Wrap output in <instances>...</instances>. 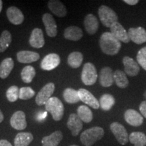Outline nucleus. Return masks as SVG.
I'll list each match as a JSON object with an SVG mask.
<instances>
[{
    "label": "nucleus",
    "instance_id": "45",
    "mask_svg": "<svg viewBox=\"0 0 146 146\" xmlns=\"http://www.w3.org/2000/svg\"><path fill=\"white\" fill-rule=\"evenodd\" d=\"M70 146H78V145H70Z\"/></svg>",
    "mask_w": 146,
    "mask_h": 146
},
{
    "label": "nucleus",
    "instance_id": "37",
    "mask_svg": "<svg viewBox=\"0 0 146 146\" xmlns=\"http://www.w3.org/2000/svg\"><path fill=\"white\" fill-rule=\"evenodd\" d=\"M137 60L139 64L146 70V46L139 51L137 55Z\"/></svg>",
    "mask_w": 146,
    "mask_h": 146
},
{
    "label": "nucleus",
    "instance_id": "38",
    "mask_svg": "<svg viewBox=\"0 0 146 146\" xmlns=\"http://www.w3.org/2000/svg\"><path fill=\"white\" fill-rule=\"evenodd\" d=\"M139 110L140 112L141 113L143 117L146 118V100L145 101L142 102L140 104Z\"/></svg>",
    "mask_w": 146,
    "mask_h": 146
},
{
    "label": "nucleus",
    "instance_id": "44",
    "mask_svg": "<svg viewBox=\"0 0 146 146\" xmlns=\"http://www.w3.org/2000/svg\"><path fill=\"white\" fill-rule=\"evenodd\" d=\"M143 96H144V98H145V100H146V91H145V92H144V94H143Z\"/></svg>",
    "mask_w": 146,
    "mask_h": 146
},
{
    "label": "nucleus",
    "instance_id": "39",
    "mask_svg": "<svg viewBox=\"0 0 146 146\" xmlns=\"http://www.w3.org/2000/svg\"><path fill=\"white\" fill-rule=\"evenodd\" d=\"M46 116H47V112H42L41 114H40L39 116H37V117H36V120H37L38 121H41V120H44L45 118H46Z\"/></svg>",
    "mask_w": 146,
    "mask_h": 146
},
{
    "label": "nucleus",
    "instance_id": "43",
    "mask_svg": "<svg viewBox=\"0 0 146 146\" xmlns=\"http://www.w3.org/2000/svg\"><path fill=\"white\" fill-rule=\"evenodd\" d=\"M2 7H3V1L1 0H0V12L2 10Z\"/></svg>",
    "mask_w": 146,
    "mask_h": 146
},
{
    "label": "nucleus",
    "instance_id": "23",
    "mask_svg": "<svg viewBox=\"0 0 146 146\" xmlns=\"http://www.w3.org/2000/svg\"><path fill=\"white\" fill-rule=\"evenodd\" d=\"M63 135L60 131H56L50 135L43 137L41 140L43 146H58L62 140Z\"/></svg>",
    "mask_w": 146,
    "mask_h": 146
},
{
    "label": "nucleus",
    "instance_id": "2",
    "mask_svg": "<svg viewBox=\"0 0 146 146\" xmlns=\"http://www.w3.org/2000/svg\"><path fill=\"white\" fill-rule=\"evenodd\" d=\"M104 135V130L100 127H94L84 131L81 133L80 139L85 146H92Z\"/></svg>",
    "mask_w": 146,
    "mask_h": 146
},
{
    "label": "nucleus",
    "instance_id": "28",
    "mask_svg": "<svg viewBox=\"0 0 146 146\" xmlns=\"http://www.w3.org/2000/svg\"><path fill=\"white\" fill-rule=\"evenodd\" d=\"M83 61V55L79 52H73L68 57V64L72 68H78Z\"/></svg>",
    "mask_w": 146,
    "mask_h": 146
},
{
    "label": "nucleus",
    "instance_id": "8",
    "mask_svg": "<svg viewBox=\"0 0 146 146\" xmlns=\"http://www.w3.org/2000/svg\"><path fill=\"white\" fill-rule=\"evenodd\" d=\"M10 125L18 131H22L26 129L27 123L25 113L21 110L14 112L10 118Z\"/></svg>",
    "mask_w": 146,
    "mask_h": 146
},
{
    "label": "nucleus",
    "instance_id": "41",
    "mask_svg": "<svg viewBox=\"0 0 146 146\" xmlns=\"http://www.w3.org/2000/svg\"><path fill=\"white\" fill-rule=\"evenodd\" d=\"M0 146H12L10 142L5 139L0 140Z\"/></svg>",
    "mask_w": 146,
    "mask_h": 146
},
{
    "label": "nucleus",
    "instance_id": "33",
    "mask_svg": "<svg viewBox=\"0 0 146 146\" xmlns=\"http://www.w3.org/2000/svg\"><path fill=\"white\" fill-rule=\"evenodd\" d=\"M21 75L24 83H31L36 75L35 69L32 66H27L22 70Z\"/></svg>",
    "mask_w": 146,
    "mask_h": 146
},
{
    "label": "nucleus",
    "instance_id": "21",
    "mask_svg": "<svg viewBox=\"0 0 146 146\" xmlns=\"http://www.w3.org/2000/svg\"><path fill=\"white\" fill-rule=\"evenodd\" d=\"M17 60L20 63H33L39 60L40 55L32 51H21L17 53Z\"/></svg>",
    "mask_w": 146,
    "mask_h": 146
},
{
    "label": "nucleus",
    "instance_id": "7",
    "mask_svg": "<svg viewBox=\"0 0 146 146\" xmlns=\"http://www.w3.org/2000/svg\"><path fill=\"white\" fill-rule=\"evenodd\" d=\"M55 85L53 83H49L43 87L39 92L36 95L35 102L38 106H43L46 104L48 100L52 98V95L54 94Z\"/></svg>",
    "mask_w": 146,
    "mask_h": 146
},
{
    "label": "nucleus",
    "instance_id": "27",
    "mask_svg": "<svg viewBox=\"0 0 146 146\" xmlns=\"http://www.w3.org/2000/svg\"><path fill=\"white\" fill-rule=\"evenodd\" d=\"M77 115L82 121L85 123H89L93 120V113L88 106L81 105L77 108Z\"/></svg>",
    "mask_w": 146,
    "mask_h": 146
},
{
    "label": "nucleus",
    "instance_id": "3",
    "mask_svg": "<svg viewBox=\"0 0 146 146\" xmlns=\"http://www.w3.org/2000/svg\"><path fill=\"white\" fill-rule=\"evenodd\" d=\"M45 110L50 113L53 119L56 121H59L64 116V107L61 100L56 97H52L48 100L45 104Z\"/></svg>",
    "mask_w": 146,
    "mask_h": 146
},
{
    "label": "nucleus",
    "instance_id": "12",
    "mask_svg": "<svg viewBox=\"0 0 146 146\" xmlns=\"http://www.w3.org/2000/svg\"><path fill=\"white\" fill-rule=\"evenodd\" d=\"M125 121L133 127H139L143 123V117L135 110L129 109L124 114Z\"/></svg>",
    "mask_w": 146,
    "mask_h": 146
},
{
    "label": "nucleus",
    "instance_id": "29",
    "mask_svg": "<svg viewBox=\"0 0 146 146\" xmlns=\"http://www.w3.org/2000/svg\"><path fill=\"white\" fill-rule=\"evenodd\" d=\"M63 98L68 104H76L80 101L78 91L72 88H66L63 92Z\"/></svg>",
    "mask_w": 146,
    "mask_h": 146
},
{
    "label": "nucleus",
    "instance_id": "17",
    "mask_svg": "<svg viewBox=\"0 0 146 146\" xmlns=\"http://www.w3.org/2000/svg\"><path fill=\"white\" fill-rule=\"evenodd\" d=\"M29 43L34 48L39 49L44 46L45 39L41 29L35 28L33 30L29 38Z\"/></svg>",
    "mask_w": 146,
    "mask_h": 146
},
{
    "label": "nucleus",
    "instance_id": "15",
    "mask_svg": "<svg viewBox=\"0 0 146 146\" xmlns=\"http://www.w3.org/2000/svg\"><path fill=\"white\" fill-rule=\"evenodd\" d=\"M129 39L136 44H142L146 42V31L143 27L130 28L128 31Z\"/></svg>",
    "mask_w": 146,
    "mask_h": 146
},
{
    "label": "nucleus",
    "instance_id": "18",
    "mask_svg": "<svg viewBox=\"0 0 146 146\" xmlns=\"http://www.w3.org/2000/svg\"><path fill=\"white\" fill-rule=\"evenodd\" d=\"M6 15L9 21L14 25H21L25 20V16L22 11L15 6H11L6 11Z\"/></svg>",
    "mask_w": 146,
    "mask_h": 146
},
{
    "label": "nucleus",
    "instance_id": "34",
    "mask_svg": "<svg viewBox=\"0 0 146 146\" xmlns=\"http://www.w3.org/2000/svg\"><path fill=\"white\" fill-rule=\"evenodd\" d=\"M12 42V35L8 31H3L0 36V53L3 52L10 46Z\"/></svg>",
    "mask_w": 146,
    "mask_h": 146
},
{
    "label": "nucleus",
    "instance_id": "1",
    "mask_svg": "<svg viewBox=\"0 0 146 146\" xmlns=\"http://www.w3.org/2000/svg\"><path fill=\"white\" fill-rule=\"evenodd\" d=\"M100 48L105 54L114 56L121 48V43L110 32H105L100 36L99 41Z\"/></svg>",
    "mask_w": 146,
    "mask_h": 146
},
{
    "label": "nucleus",
    "instance_id": "26",
    "mask_svg": "<svg viewBox=\"0 0 146 146\" xmlns=\"http://www.w3.org/2000/svg\"><path fill=\"white\" fill-rule=\"evenodd\" d=\"M33 140V135L31 133H19L14 138V146H29Z\"/></svg>",
    "mask_w": 146,
    "mask_h": 146
},
{
    "label": "nucleus",
    "instance_id": "13",
    "mask_svg": "<svg viewBox=\"0 0 146 146\" xmlns=\"http://www.w3.org/2000/svg\"><path fill=\"white\" fill-rule=\"evenodd\" d=\"M110 33L120 41L127 43L130 41L129 34L121 24L115 23L110 27Z\"/></svg>",
    "mask_w": 146,
    "mask_h": 146
},
{
    "label": "nucleus",
    "instance_id": "9",
    "mask_svg": "<svg viewBox=\"0 0 146 146\" xmlns=\"http://www.w3.org/2000/svg\"><path fill=\"white\" fill-rule=\"evenodd\" d=\"M60 58L57 54H49L45 56L41 62V68L44 70H52L59 66Z\"/></svg>",
    "mask_w": 146,
    "mask_h": 146
},
{
    "label": "nucleus",
    "instance_id": "4",
    "mask_svg": "<svg viewBox=\"0 0 146 146\" xmlns=\"http://www.w3.org/2000/svg\"><path fill=\"white\" fill-rule=\"evenodd\" d=\"M98 15L104 26L110 28L115 23L118 22V16L112 9L106 5H101L98 10Z\"/></svg>",
    "mask_w": 146,
    "mask_h": 146
},
{
    "label": "nucleus",
    "instance_id": "32",
    "mask_svg": "<svg viewBox=\"0 0 146 146\" xmlns=\"http://www.w3.org/2000/svg\"><path fill=\"white\" fill-rule=\"evenodd\" d=\"M129 141L134 146H145L146 135L142 132H133L129 135Z\"/></svg>",
    "mask_w": 146,
    "mask_h": 146
},
{
    "label": "nucleus",
    "instance_id": "11",
    "mask_svg": "<svg viewBox=\"0 0 146 146\" xmlns=\"http://www.w3.org/2000/svg\"><path fill=\"white\" fill-rule=\"evenodd\" d=\"M78 94H79L80 100L85 103V104L89 106L94 109H98L100 107V102L96 99V97L93 95L90 91L85 89H78Z\"/></svg>",
    "mask_w": 146,
    "mask_h": 146
},
{
    "label": "nucleus",
    "instance_id": "36",
    "mask_svg": "<svg viewBox=\"0 0 146 146\" xmlns=\"http://www.w3.org/2000/svg\"><path fill=\"white\" fill-rule=\"evenodd\" d=\"M35 95V92L31 87H24L20 89L19 98L22 100L31 99Z\"/></svg>",
    "mask_w": 146,
    "mask_h": 146
},
{
    "label": "nucleus",
    "instance_id": "25",
    "mask_svg": "<svg viewBox=\"0 0 146 146\" xmlns=\"http://www.w3.org/2000/svg\"><path fill=\"white\" fill-rule=\"evenodd\" d=\"M14 66V60L11 58H5L0 64V78L5 79L10 75Z\"/></svg>",
    "mask_w": 146,
    "mask_h": 146
},
{
    "label": "nucleus",
    "instance_id": "19",
    "mask_svg": "<svg viewBox=\"0 0 146 146\" xmlns=\"http://www.w3.org/2000/svg\"><path fill=\"white\" fill-rule=\"evenodd\" d=\"M123 63L125 67V72L127 75L130 76L137 75L140 70L139 66L133 58L125 56L123 59Z\"/></svg>",
    "mask_w": 146,
    "mask_h": 146
},
{
    "label": "nucleus",
    "instance_id": "42",
    "mask_svg": "<svg viewBox=\"0 0 146 146\" xmlns=\"http://www.w3.org/2000/svg\"><path fill=\"white\" fill-rule=\"evenodd\" d=\"M3 118H4V116H3V114L2 112L1 111V110H0V123H1V122L3 120Z\"/></svg>",
    "mask_w": 146,
    "mask_h": 146
},
{
    "label": "nucleus",
    "instance_id": "16",
    "mask_svg": "<svg viewBox=\"0 0 146 146\" xmlns=\"http://www.w3.org/2000/svg\"><path fill=\"white\" fill-rule=\"evenodd\" d=\"M83 121L80 119L77 114H71L69 116L67 121V127L71 131L72 136H77L83 129Z\"/></svg>",
    "mask_w": 146,
    "mask_h": 146
},
{
    "label": "nucleus",
    "instance_id": "24",
    "mask_svg": "<svg viewBox=\"0 0 146 146\" xmlns=\"http://www.w3.org/2000/svg\"><path fill=\"white\" fill-rule=\"evenodd\" d=\"M64 36L65 39L70 41H77L83 37V33L81 29L76 26H70L67 27L64 30Z\"/></svg>",
    "mask_w": 146,
    "mask_h": 146
},
{
    "label": "nucleus",
    "instance_id": "30",
    "mask_svg": "<svg viewBox=\"0 0 146 146\" xmlns=\"http://www.w3.org/2000/svg\"><path fill=\"white\" fill-rule=\"evenodd\" d=\"M114 80L116 85L121 89H125L129 85V80L126 75V73L120 70L114 71Z\"/></svg>",
    "mask_w": 146,
    "mask_h": 146
},
{
    "label": "nucleus",
    "instance_id": "14",
    "mask_svg": "<svg viewBox=\"0 0 146 146\" xmlns=\"http://www.w3.org/2000/svg\"><path fill=\"white\" fill-rule=\"evenodd\" d=\"M99 82L104 87H109L114 83V72L112 68L108 66L104 67L100 70L99 75Z\"/></svg>",
    "mask_w": 146,
    "mask_h": 146
},
{
    "label": "nucleus",
    "instance_id": "35",
    "mask_svg": "<svg viewBox=\"0 0 146 146\" xmlns=\"http://www.w3.org/2000/svg\"><path fill=\"white\" fill-rule=\"evenodd\" d=\"M20 89L16 85L10 87L6 91L7 99L9 102H14L19 99Z\"/></svg>",
    "mask_w": 146,
    "mask_h": 146
},
{
    "label": "nucleus",
    "instance_id": "5",
    "mask_svg": "<svg viewBox=\"0 0 146 146\" xmlns=\"http://www.w3.org/2000/svg\"><path fill=\"white\" fill-rule=\"evenodd\" d=\"M98 79V73L94 64L87 62L83 66L81 73L82 82L85 85H93Z\"/></svg>",
    "mask_w": 146,
    "mask_h": 146
},
{
    "label": "nucleus",
    "instance_id": "31",
    "mask_svg": "<svg viewBox=\"0 0 146 146\" xmlns=\"http://www.w3.org/2000/svg\"><path fill=\"white\" fill-rule=\"evenodd\" d=\"M100 106L101 108L104 111H109L115 104V99L112 95L104 94L100 99Z\"/></svg>",
    "mask_w": 146,
    "mask_h": 146
},
{
    "label": "nucleus",
    "instance_id": "10",
    "mask_svg": "<svg viewBox=\"0 0 146 146\" xmlns=\"http://www.w3.org/2000/svg\"><path fill=\"white\" fill-rule=\"evenodd\" d=\"M42 21L44 24L46 33L50 37H55L57 35L58 28L56 21L51 14L45 13L43 15Z\"/></svg>",
    "mask_w": 146,
    "mask_h": 146
},
{
    "label": "nucleus",
    "instance_id": "40",
    "mask_svg": "<svg viewBox=\"0 0 146 146\" xmlns=\"http://www.w3.org/2000/svg\"><path fill=\"white\" fill-rule=\"evenodd\" d=\"M124 2L130 5H135L139 3L138 0H124Z\"/></svg>",
    "mask_w": 146,
    "mask_h": 146
},
{
    "label": "nucleus",
    "instance_id": "22",
    "mask_svg": "<svg viewBox=\"0 0 146 146\" xmlns=\"http://www.w3.org/2000/svg\"><path fill=\"white\" fill-rule=\"evenodd\" d=\"M47 5L51 12L58 17H64L66 15V8L60 1L50 0L48 1Z\"/></svg>",
    "mask_w": 146,
    "mask_h": 146
},
{
    "label": "nucleus",
    "instance_id": "20",
    "mask_svg": "<svg viewBox=\"0 0 146 146\" xmlns=\"http://www.w3.org/2000/svg\"><path fill=\"white\" fill-rule=\"evenodd\" d=\"M84 26L87 33L91 35L96 34L99 29V22L94 14H89L84 20Z\"/></svg>",
    "mask_w": 146,
    "mask_h": 146
},
{
    "label": "nucleus",
    "instance_id": "6",
    "mask_svg": "<svg viewBox=\"0 0 146 146\" xmlns=\"http://www.w3.org/2000/svg\"><path fill=\"white\" fill-rule=\"evenodd\" d=\"M110 128L118 143L122 145H125L128 143L129 136L125 127L123 125L117 122H114L111 124Z\"/></svg>",
    "mask_w": 146,
    "mask_h": 146
}]
</instances>
